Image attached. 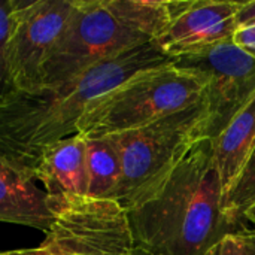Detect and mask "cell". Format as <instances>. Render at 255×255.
Masks as SVG:
<instances>
[{"label": "cell", "instance_id": "15", "mask_svg": "<svg viewBox=\"0 0 255 255\" xmlns=\"http://www.w3.org/2000/svg\"><path fill=\"white\" fill-rule=\"evenodd\" d=\"M12 7L13 0H0V102L15 91L7 67V39Z\"/></svg>", "mask_w": 255, "mask_h": 255}, {"label": "cell", "instance_id": "7", "mask_svg": "<svg viewBox=\"0 0 255 255\" xmlns=\"http://www.w3.org/2000/svg\"><path fill=\"white\" fill-rule=\"evenodd\" d=\"M173 64L202 79L206 108L205 137L212 140L255 94V60L233 40L175 58Z\"/></svg>", "mask_w": 255, "mask_h": 255}, {"label": "cell", "instance_id": "14", "mask_svg": "<svg viewBox=\"0 0 255 255\" xmlns=\"http://www.w3.org/2000/svg\"><path fill=\"white\" fill-rule=\"evenodd\" d=\"M255 205V145L245 160L241 172L224 194L223 211L227 220L244 229L245 214Z\"/></svg>", "mask_w": 255, "mask_h": 255}, {"label": "cell", "instance_id": "19", "mask_svg": "<svg viewBox=\"0 0 255 255\" xmlns=\"http://www.w3.org/2000/svg\"><path fill=\"white\" fill-rule=\"evenodd\" d=\"M245 224H251L255 229V205L245 214Z\"/></svg>", "mask_w": 255, "mask_h": 255}, {"label": "cell", "instance_id": "13", "mask_svg": "<svg viewBox=\"0 0 255 255\" xmlns=\"http://www.w3.org/2000/svg\"><path fill=\"white\" fill-rule=\"evenodd\" d=\"M87 146V197L114 200L121 181V161L109 136H84Z\"/></svg>", "mask_w": 255, "mask_h": 255}, {"label": "cell", "instance_id": "10", "mask_svg": "<svg viewBox=\"0 0 255 255\" xmlns=\"http://www.w3.org/2000/svg\"><path fill=\"white\" fill-rule=\"evenodd\" d=\"M51 199L87 197V146L84 134L64 137L43 149L34 172Z\"/></svg>", "mask_w": 255, "mask_h": 255}, {"label": "cell", "instance_id": "4", "mask_svg": "<svg viewBox=\"0 0 255 255\" xmlns=\"http://www.w3.org/2000/svg\"><path fill=\"white\" fill-rule=\"evenodd\" d=\"M205 130L206 108L202 97L148 126L109 134L121 161V181L114 202L128 211L154 197L196 142L205 137Z\"/></svg>", "mask_w": 255, "mask_h": 255}, {"label": "cell", "instance_id": "16", "mask_svg": "<svg viewBox=\"0 0 255 255\" xmlns=\"http://www.w3.org/2000/svg\"><path fill=\"white\" fill-rule=\"evenodd\" d=\"M205 255H255V229H239L223 236Z\"/></svg>", "mask_w": 255, "mask_h": 255}, {"label": "cell", "instance_id": "2", "mask_svg": "<svg viewBox=\"0 0 255 255\" xmlns=\"http://www.w3.org/2000/svg\"><path fill=\"white\" fill-rule=\"evenodd\" d=\"M223 203L214 143L202 137L154 197L126 211L133 248L154 255H205L239 230L224 215Z\"/></svg>", "mask_w": 255, "mask_h": 255}, {"label": "cell", "instance_id": "12", "mask_svg": "<svg viewBox=\"0 0 255 255\" xmlns=\"http://www.w3.org/2000/svg\"><path fill=\"white\" fill-rule=\"evenodd\" d=\"M212 143L226 194L255 145V94Z\"/></svg>", "mask_w": 255, "mask_h": 255}, {"label": "cell", "instance_id": "20", "mask_svg": "<svg viewBox=\"0 0 255 255\" xmlns=\"http://www.w3.org/2000/svg\"><path fill=\"white\" fill-rule=\"evenodd\" d=\"M131 255H154V254H149V253H146V251H142V250L133 248V254Z\"/></svg>", "mask_w": 255, "mask_h": 255}, {"label": "cell", "instance_id": "18", "mask_svg": "<svg viewBox=\"0 0 255 255\" xmlns=\"http://www.w3.org/2000/svg\"><path fill=\"white\" fill-rule=\"evenodd\" d=\"M236 22H238V28L255 24V0L242 3V7L236 16Z\"/></svg>", "mask_w": 255, "mask_h": 255}, {"label": "cell", "instance_id": "9", "mask_svg": "<svg viewBox=\"0 0 255 255\" xmlns=\"http://www.w3.org/2000/svg\"><path fill=\"white\" fill-rule=\"evenodd\" d=\"M242 3L232 0L169 1L172 19L155 43L175 60L233 40Z\"/></svg>", "mask_w": 255, "mask_h": 255}, {"label": "cell", "instance_id": "17", "mask_svg": "<svg viewBox=\"0 0 255 255\" xmlns=\"http://www.w3.org/2000/svg\"><path fill=\"white\" fill-rule=\"evenodd\" d=\"M233 43L255 60V24L238 28L233 36Z\"/></svg>", "mask_w": 255, "mask_h": 255}, {"label": "cell", "instance_id": "3", "mask_svg": "<svg viewBox=\"0 0 255 255\" xmlns=\"http://www.w3.org/2000/svg\"><path fill=\"white\" fill-rule=\"evenodd\" d=\"M170 19L169 1L73 0L64 31L43 66V88L58 87L103 60L155 42Z\"/></svg>", "mask_w": 255, "mask_h": 255}, {"label": "cell", "instance_id": "6", "mask_svg": "<svg viewBox=\"0 0 255 255\" xmlns=\"http://www.w3.org/2000/svg\"><path fill=\"white\" fill-rule=\"evenodd\" d=\"M55 221L33 248L0 255H131L133 239L126 211L114 200L54 199Z\"/></svg>", "mask_w": 255, "mask_h": 255}, {"label": "cell", "instance_id": "8", "mask_svg": "<svg viewBox=\"0 0 255 255\" xmlns=\"http://www.w3.org/2000/svg\"><path fill=\"white\" fill-rule=\"evenodd\" d=\"M73 0H13L7 39V67L15 91L43 88V66L58 42Z\"/></svg>", "mask_w": 255, "mask_h": 255}, {"label": "cell", "instance_id": "1", "mask_svg": "<svg viewBox=\"0 0 255 255\" xmlns=\"http://www.w3.org/2000/svg\"><path fill=\"white\" fill-rule=\"evenodd\" d=\"M173 61L151 42L103 60L58 87L36 93L13 91L0 102V160L34 179L43 149L78 134L91 103L136 75Z\"/></svg>", "mask_w": 255, "mask_h": 255}, {"label": "cell", "instance_id": "5", "mask_svg": "<svg viewBox=\"0 0 255 255\" xmlns=\"http://www.w3.org/2000/svg\"><path fill=\"white\" fill-rule=\"evenodd\" d=\"M202 97V79L173 63L145 70L91 103L78 133L109 136L140 128L197 103Z\"/></svg>", "mask_w": 255, "mask_h": 255}, {"label": "cell", "instance_id": "11", "mask_svg": "<svg viewBox=\"0 0 255 255\" xmlns=\"http://www.w3.org/2000/svg\"><path fill=\"white\" fill-rule=\"evenodd\" d=\"M54 221V199L33 178L0 160V223L46 233Z\"/></svg>", "mask_w": 255, "mask_h": 255}]
</instances>
